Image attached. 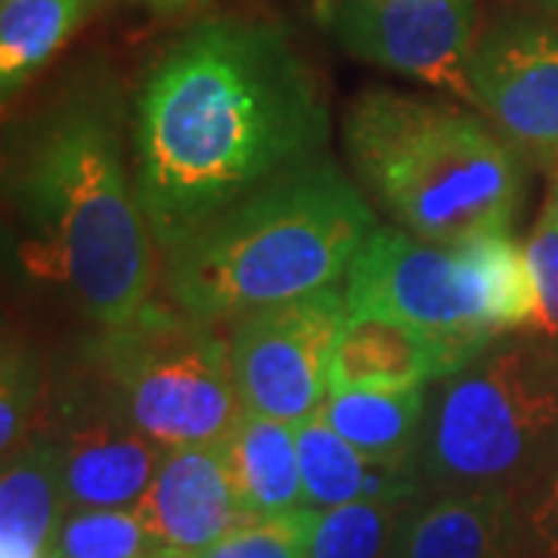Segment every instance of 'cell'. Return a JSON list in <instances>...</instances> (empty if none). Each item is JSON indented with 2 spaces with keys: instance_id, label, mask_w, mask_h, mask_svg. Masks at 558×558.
<instances>
[{
  "instance_id": "cell-1",
  "label": "cell",
  "mask_w": 558,
  "mask_h": 558,
  "mask_svg": "<svg viewBox=\"0 0 558 558\" xmlns=\"http://www.w3.org/2000/svg\"><path fill=\"white\" fill-rule=\"evenodd\" d=\"M326 140L317 72L279 25H190L134 106V180L156 248L168 255L282 171L317 159Z\"/></svg>"
},
{
  "instance_id": "cell-2",
  "label": "cell",
  "mask_w": 558,
  "mask_h": 558,
  "mask_svg": "<svg viewBox=\"0 0 558 558\" xmlns=\"http://www.w3.org/2000/svg\"><path fill=\"white\" fill-rule=\"evenodd\" d=\"M22 267L62 289L97 326L153 299V233L121 143L109 84H81L25 124L7 159Z\"/></svg>"
},
{
  "instance_id": "cell-3",
  "label": "cell",
  "mask_w": 558,
  "mask_h": 558,
  "mask_svg": "<svg viewBox=\"0 0 558 558\" xmlns=\"http://www.w3.org/2000/svg\"><path fill=\"white\" fill-rule=\"evenodd\" d=\"M376 215L336 165L311 159L248 193L165 258V292L205 323L314 295L348 277Z\"/></svg>"
},
{
  "instance_id": "cell-4",
  "label": "cell",
  "mask_w": 558,
  "mask_h": 558,
  "mask_svg": "<svg viewBox=\"0 0 558 558\" xmlns=\"http://www.w3.org/2000/svg\"><path fill=\"white\" fill-rule=\"evenodd\" d=\"M341 137L360 183L418 240L469 242L519 218L524 159L469 106L366 90L348 106Z\"/></svg>"
},
{
  "instance_id": "cell-5",
  "label": "cell",
  "mask_w": 558,
  "mask_h": 558,
  "mask_svg": "<svg viewBox=\"0 0 558 558\" xmlns=\"http://www.w3.org/2000/svg\"><path fill=\"white\" fill-rule=\"evenodd\" d=\"M422 478L527 494L558 465V339L499 336L428 391Z\"/></svg>"
},
{
  "instance_id": "cell-6",
  "label": "cell",
  "mask_w": 558,
  "mask_h": 558,
  "mask_svg": "<svg viewBox=\"0 0 558 558\" xmlns=\"http://www.w3.org/2000/svg\"><path fill=\"white\" fill-rule=\"evenodd\" d=\"M344 301L351 314L410 323L475 360L527 326L534 289L524 245L509 230L447 245L376 227L344 277Z\"/></svg>"
},
{
  "instance_id": "cell-7",
  "label": "cell",
  "mask_w": 558,
  "mask_h": 558,
  "mask_svg": "<svg viewBox=\"0 0 558 558\" xmlns=\"http://www.w3.org/2000/svg\"><path fill=\"white\" fill-rule=\"evenodd\" d=\"M75 360L161 450L223 444L245 413L230 341L171 299L100 326Z\"/></svg>"
},
{
  "instance_id": "cell-8",
  "label": "cell",
  "mask_w": 558,
  "mask_h": 558,
  "mask_svg": "<svg viewBox=\"0 0 558 558\" xmlns=\"http://www.w3.org/2000/svg\"><path fill=\"white\" fill-rule=\"evenodd\" d=\"M32 438L53 450L65 509H134L165 457L75 357L50 376Z\"/></svg>"
},
{
  "instance_id": "cell-9",
  "label": "cell",
  "mask_w": 558,
  "mask_h": 558,
  "mask_svg": "<svg viewBox=\"0 0 558 558\" xmlns=\"http://www.w3.org/2000/svg\"><path fill=\"white\" fill-rule=\"evenodd\" d=\"M348 317L344 289L252 311L227 323L242 410L299 425L329 395V363Z\"/></svg>"
},
{
  "instance_id": "cell-10",
  "label": "cell",
  "mask_w": 558,
  "mask_h": 558,
  "mask_svg": "<svg viewBox=\"0 0 558 558\" xmlns=\"http://www.w3.org/2000/svg\"><path fill=\"white\" fill-rule=\"evenodd\" d=\"M317 20L354 60L425 81L475 109L469 60L478 0H317Z\"/></svg>"
},
{
  "instance_id": "cell-11",
  "label": "cell",
  "mask_w": 558,
  "mask_h": 558,
  "mask_svg": "<svg viewBox=\"0 0 558 558\" xmlns=\"http://www.w3.org/2000/svg\"><path fill=\"white\" fill-rule=\"evenodd\" d=\"M475 112L521 159L558 168V28L531 16H499L472 47Z\"/></svg>"
},
{
  "instance_id": "cell-12",
  "label": "cell",
  "mask_w": 558,
  "mask_h": 558,
  "mask_svg": "<svg viewBox=\"0 0 558 558\" xmlns=\"http://www.w3.org/2000/svg\"><path fill=\"white\" fill-rule=\"evenodd\" d=\"M156 546L202 553L248 521L223 444L165 450L159 472L134 506Z\"/></svg>"
},
{
  "instance_id": "cell-13",
  "label": "cell",
  "mask_w": 558,
  "mask_h": 558,
  "mask_svg": "<svg viewBox=\"0 0 558 558\" xmlns=\"http://www.w3.org/2000/svg\"><path fill=\"white\" fill-rule=\"evenodd\" d=\"M527 543L521 494L469 487L407 512L391 558H524Z\"/></svg>"
},
{
  "instance_id": "cell-14",
  "label": "cell",
  "mask_w": 558,
  "mask_h": 558,
  "mask_svg": "<svg viewBox=\"0 0 558 558\" xmlns=\"http://www.w3.org/2000/svg\"><path fill=\"white\" fill-rule=\"evenodd\" d=\"M469 354L381 314L344 317L332 363L329 391H413L453 376Z\"/></svg>"
},
{
  "instance_id": "cell-15",
  "label": "cell",
  "mask_w": 558,
  "mask_h": 558,
  "mask_svg": "<svg viewBox=\"0 0 558 558\" xmlns=\"http://www.w3.org/2000/svg\"><path fill=\"white\" fill-rule=\"evenodd\" d=\"M295 440L307 509H336L363 499L410 506L425 484L416 457H369L341 438L319 413L295 425Z\"/></svg>"
},
{
  "instance_id": "cell-16",
  "label": "cell",
  "mask_w": 558,
  "mask_h": 558,
  "mask_svg": "<svg viewBox=\"0 0 558 558\" xmlns=\"http://www.w3.org/2000/svg\"><path fill=\"white\" fill-rule=\"evenodd\" d=\"M223 453L248 519H274L307 509L295 425L242 413L223 440Z\"/></svg>"
},
{
  "instance_id": "cell-17",
  "label": "cell",
  "mask_w": 558,
  "mask_h": 558,
  "mask_svg": "<svg viewBox=\"0 0 558 558\" xmlns=\"http://www.w3.org/2000/svg\"><path fill=\"white\" fill-rule=\"evenodd\" d=\"M65 512L50 444L28 438L3 457L0 478V558H53V534Z\"/></svg>"
},
{
  "instance_id": "cell-18",
  "label": "cell",
  "mask_w": 558,
  "mask_h": 558,
  "mask_svg": "<svg viewBox=\"0 0 558 558\" xmlns=\"http://www.w3.org/2000/svg\"><path fill=\"white\" fill-rule=\"evenodd\" d=\"M428 391H329L319 403L341 438L379 459H413L428 416Z\"/></svg>"
},
{
  "instance_id": "cell-19",
  "label": "cell",
  "mask_w": 558,
  "mask_h": 558,
  "mask_svg": "<svg viewBox=\"0 0 558 558\" xmlns=\"http://www.w3.org/2000/svg\"><path fill=\"white\" fill-rule=\"evenodd\" d=\"M102 0H0V94L10 100L53 60Z\"/></svg>"
},
{
  "instance_id": "cell-20",
  "label": "cell",
  "mask_w": 558,
  "mask_h": 558,
  "mask_svg": "<svg viewBox=\"0 0 558 558\" xmlns=\"http://www.w3.org/2000/svg\"><path fill=\"white\" fill-rule=\"evenodd\" d=\"M407 509L410 506L373 499L317 509L307 558H391Z\"/></svg>"
},
{
  "instance_id": "cell-21",
  "label": "cell",
  "mask_w": 558,
  "mask_h": 558,
  "mask_svg": "<svg viewBox=\"0 0 558 558\" xmlns=\"http://www.w3.org/2000/svg\"><path fill=\"white\" fill-rule=\"evenodd\" d=\"M156 539L146 531L137 509H65L53 558H149Z\"/></svg>"
},
{
  "instance_id": "cell-22",
  "label": "cell",
  "mask_w": 558,
  "mask_h": 558,
  "mask_svg": "<svg viewBox=\"0 0 558 558\" xmlns=\"http://www.w3.org/2000/svg\"><path fill=\"white\" fill-rule=\"evenodd\" d=\"M50 376L44 360L25 341L7 336L3 339V363H0V450L10 457L32 438L38 425L40 407L47 398Z\"/></svg>"
},
{
  "instance_id": "cell-23",
  "label": "cell",
  "mask_w": 558,
  "mask_h": 558,
  "mask_svg": "<svg viewBox=\"0 0 558 558\" xmlns=\"http://www.w3.org/2000/svg\"><path fill=\"white\" fill-rule=\"evenodd\" d=\"M317 509H295L274 519H248L193 558H307Z\"/></svg>"
},
{
  "instance_id": "cell-24",
  "label": "cell",
  "mask_w": 558,
  "mask_h": 558,
  "mask_svg": "<svg viewBox=\"0 0 558 558\" xmlns=\"http://www.w3.org/2000/svg\"><path fill=\"white\" fill-rule=\"evenodd\" d=\"M524 260L534 289V311H531V332L558 339V220L549 208L531 230V240L524 245Z\"/></svg>"
},
{
  "instance_id": "cell-25",
  "label": "cell",
  "mask_w": 558,
  "mask_h": 558,
  "mask_svg": "<svg viewBox=\"0 0 558 558\" xmlns=\"http://www.w3.org/2000/svg\"><path fill=\"white\" fill-rule=\"evenodd\" d=\"M524 521L531 546L558 558V465L534 490L524 494Z\"/></svg>"
},
{
  "instance_id": "cell-26",
  "label": "cell",
  "mask_w": 558,
  "mask_h": 558,
  "mask_svg": "<svg viewBox=\"0 0 558 558\" xmlns=\"http://www.w3.org/2000/svg\"><path fill=\"white\" fill-rule=\"evenodd\" d=\"M143 7H149L153 13H174L183 7V0H137Z\"/></svg>"
},
{
  "instance_id": "cell-27",
  "label": "cell",
  "mask_w": 558,
  "mask_h": 558,
  "mask_svg": "<svg viewBox=\"0 0 558 558\" xmlns=\"http://www.w3.org/2000/svg\"><path fill=\"white\" fill-rule=\"evenodd\" d=\"M546 208H549V211H553V215H556V220H558V174H556V180H553V190H549Z\"/></svg>"
},
{
  "instance_id": "cell-28",
  "label": "cell",
  "mask_w": 558,
  "mask_h": 558,
  "mask_svg": "<svg viewBox=\"0 0 558 558\" xmlns=\"http://www.w3.org/2000/svg\"><path fill=\"white\" fill-rule=\"evenodd\" d=\"M531 3H537L543 10H556L558 13V0H531Z\"/></svg>"
},
{
  "instance_id": "cell-29",
  "label": "cell",
  "mask_w": 558,
  "mask_h": 558,
  "mask_svg": "<svg viewBox=\"0 0 558 558\" xmlns=\"http://www.w3.org/2000/svg\"><path fill=\"white\" fill-rule=\"evenodd\" d=\"M524 558H553V556H546V553H539L537 549V556H524Z\"/></svg>"
},
{
  "instance_id": "cell-30",
  "label": "cell",
  "mask_w": 558,
  "mask_h": 558,
  "mask_svg": "<svg viewBox=\"0 0 558 558\" xmlns=\"http://www.w3.org/2000/svg\"><path fill=\"white\" fill-rule=\"evenodd\" d=\"M186 3H193V0H183V7H186Z\"/></svg>"
},
{
  "instance_id": "cell-31",
  "label": "cell",
  "mask_w": 558,
  "mask_h": 558,
  "mask_svg": "<svg viewBox=\"0 0 558 558\" xmlns=\"http://www.w3.org/2000/svg\"><path fill=\"white\" fill-rule=\"evenodd\" d=\"M556 174H558V168H556Z\"/></svg>"
}]
</instances>
